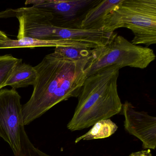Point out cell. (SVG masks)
<instances>
[{
	"label": "cell",
	"instance_id": "6da1fadb",
	"mask_svg": "<svg viewBox=\"0 0 156 156\" xmlns=\"http://www.w3.org/2000/svg\"><path fill=\"white\" fill-rule=\"evenodd\" d=\"M88 59L68 61L53 52L34 66L37 78L33 92L30 100L22 105L24 126L60 102L78 97L87 78L85 68Z\"/></svg>",
	"mask_w": 156,
	"mask_h": 156
},
{
	"label": "cell",
	"instance_id": "e0dca14e",
	"mask_svg": "<svg viewBox=\"0 0 156 156\" xmlns=\"http://www.w3.org/2000/svg\"><path fill=\"white\" fill-rule=\"evenodd\" d=\"M2 45V44H0V49H1Z\"/></svg>",
	"mask_w": 156,
	"mask_h": 156
},
{
	"label": "cell",
	"instance_id": "8fae6325",
	"mask_svg": "<svg viewBox=\"0 0 156 156\" xmlns=\"http://www.w3.org/2000/svg\"><path fill=\"white\" fill-rule=\"evenodd\" d=\"M37 78V73L34 67L22 62L14 68L6 86H9L16 89L33 86Z\"/></svg>",
	"mask_w": 156,
	"mask_h": 156
},
{
	"label": "cell",
	"instance_id": "277c9868",
	"mask_svg": "<svg viewBox=\"0 0 156 156\" xmlns=\"http://www.w3.org/2000/svg\"><path fill=\"white\" fill-rule=\"evenodd\" d=\"M155 59L152 49L135 45L117 35L106 45L92 50L85 71L87 77L111 66L119 69L126 66L143 69Z\"/></svg>",
	"mask_w": 156,
	"mask_h": 156
},
{
	"label": "cell",
	"instance_id": "ba28073f",
	"mask_svg": "<svg viewBox=\"0 0 156 156\" xmlns=\"http://www.w3.org/2000/svg\"><path fill=\"white\" fill-rule=\"evenodd\" d=\"M93 2L92 0H37L27 1L25 5L33 4V6L48 11L51 13L53 18L59 16L64 20H69Z\"/></svg>",
	"mask_w": 156,
	"mask_h": 156
},
{
	"label": "cell",
	"instance_id": "4fadbf2b",
	"mask_svg": "<svg viewBox=\"0 0 156 156\" xmlns=\"http://www.w3.org/2000/svg\"><path fill=\"white\" fill-rule=\"evenodd\" d=\"M22 61L11 55L0 56V90L6 86L14 68Z\"/></svg>",
	"mask_w": 156,
	"mask_h": 156
},
{
	"label": "cell",
	"instance_id": "52a82bcc",
	"mask_svg": "<svg viewBox=\"0 0 156 156\" xmlns=\"http://www.w3.org/2000/svg\"><path fill=\"white\" fill-rule=\"evenodd\" d=\"M117 34L98 30H86L54 26L52 40H66L85 45L90 49H96L109 43Z\"/></svg>",
	"mask_w": 156,
	"mask_h": 156
},
{
	"label": "cell",
	"instance_id": "5b68a950",
	"mask_svg": "<svg viewBox=\"0 0 156 156\" xmlns=\"http://www.w3.org/2000/svg\"><path fill=\"white\" fill-rule=\"evenodd\" d=\"M20 100L16 89L0 90V137L9 144L15 156H51L31 142L24 129Z\"/></svg>",
	"mask_w": 156,
	"mask_h": 156
},
{
	"label": "cell",
	"instance_id": "7a4b0ae2",
	"mask_svg": "<svg viewBox=\"0 0 156 156\" xmlns=\"http://www.w3.org/2000/svg\"><path fill=\"white\" fill-rule=\"evenodd\" d=\"M119 71L116 66H109L87 77L73 116L67 124L68 129L87 128L121 112L123 104L117 90Z\"/></svg>",
	"mask_w": 156,
	"mask_h": 156
},
{
	"label": "cell",
	"instance_id": "5bb4252c",
	"mask_svg": "<svg viewBox=\"0 0 156 156\" xmlns=\"http://www.w3.org/2000/svg\"><path fill=\"white\" fill-rule=\"evenodd\" d=\"M92 49L82 47H56L54 52L62 58L71 61H77L89 58Z\"/></svg>",
	"mask_w": 156,
	"mask_h": 156
},
{
	"label": "cell",
	"instance_id": "8992f818",
	"mask_svg": "<svg viewBox=\"0 0 156 156\" xmlns=\"http://www.w3.org/2000/svg\"><path fill=\"white\" fill-rule=\"evenodd\" d=\"M122 114L125 117L124 126L130 135L142 142L144 150H155L156 147V118L145 111H139L130 102L122 105Z\"/></svg>",
	"mask_w": 156,
	"mask_h": 156
},
{
	"label": "cell",
	"instance_id": "3957f363",
	"mask_svg": "<svg viewBox=\"0 0 156 156\" xmlns=\"http://www.w3.org/2000/svg\"><path fill=\"white\" fill-rule=\"evenodd\" d=\"M121 28L132 31L133 44H156V0H123L107 15L100 30L113 32Z\"/></svg>",
	"mask_w": 156,
	"mask_h": 156
},
{
	"label": "cell",
	"instance_id": "30bf717a",
	"mask_svg": "<svg viewBox=\"0 0 156 156\" xmlns=\"http://www.w3.org/2000/svg\"><path fill=\"white\" fill-rule=\"evenodd\" d=\"M72 47L88 48L85 45L78 43L66 40H38L23 37L17 40H11L2 45V49L16 48H33L39 47ZM89 49V48H88Z\"/></svg>",
	"mask_w": 156,
	"mask_h": 156
},
{
	"label": "cell",
	"instance_id": "2e32d148",
	"mask_svg": "<svg viewBox=\"0 0 156 156\" xmlns=\"http://www.w3.org/2000/svg\"><path fill=\"white\" fill-rule=\"evenodd\" d=\"M5 33L0 30V44H3L9 40Z\"/></svg>",
	"mask_w": 156,
	"mask_h": 156
},
{
	"label": "cell",
	"instance_id": "9c48e42d",
	"mask_svg": "<svg viewBox=\"0 0 156 156\" xmlns=\"http://www.w3.org/2000/svg\"><path fill=\"white\" fill-rule=\"evenodd\" d=\"M122 1L104 0L100 2L87 12L80 23L79 29L100 30L105 18Z\"/></svg>",
	"mask_w": 156,
	"mask_h": 156
},
{
	"label": "cell",
	"instance_id": "9a60e30c",
	"mask_svg": "<svg viewBox=\"0 0 156 156\" xmlns=\"http://www.w3.org/2000/svg\"><path fill=\"white\" fill-rule=\"evenodd\" d=\"M129 156H152L150 149L142 150L131 153Z\"/></svg>",
	"mask_w": 156,
	"mask_h": 156
},
{
	"label": "cell",
	"instance_id": "7c38bea8",
	"mask_svg": "<svg viewBox=\"0 0 156 156\" xmlns=\"http://www.w3.org/2000/svg\"><path fill=\"white\" fill-rule=\"evenodd\" d=\"M118 128L116 124L109 119L100 120L96 123L87 133L77 138L75 142L78 143L82 140H91L108 137L116 131Z\"/></svg>",
	"mask_w": 156,
	"mask_h": 156
}]
</instances>
